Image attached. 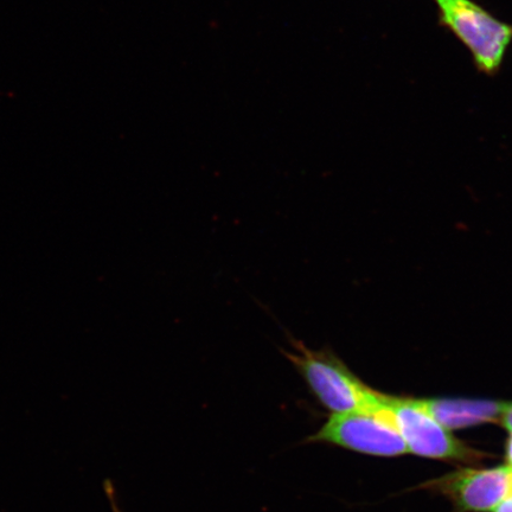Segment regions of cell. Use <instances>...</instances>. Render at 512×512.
<instances>
[{"label":"cell","instance_id":"obj_5","mask_svg":"<svg viewBox=\"0 0 512 512\" xmlns=\"http://www.w3.org/2000/svg\"><path fill=\"white\" fill-rule=\"evenodd\" d=\"M512 467L489 470H462L445 476L428 488L450 497L464 511L495 510L511 492Z\"/></svg>","mask_w":512,"mask_h":512},{"label":"cell","instance_id":"obj_1","mask_svg":"<svg viewBox=\"0 0 512 512\" xmlns=\"http://www.w3.org/2000/svg\"><path fill=\"white\" fill-rule=\"evenodd\" d=\"M285 351L288 362L302 375L313 395L332 414L379 412L386 395L374 392L351 373L334 352L312 350L292 341Z\"/></svg>","mask_w":512,"mask_h":512},{"label":"cell","instance_id":"obj_4","mask_svg":"<svg viewBox=\"0 0 512 512\" xmlns=\"http://www.w3.org/2000/svg\"><path fill=\"white\" fill-rule=\"evenodd\" d=\"M386 405L408 451L422 457L459 462L471 463L483 458V453L454 439L446 428L421 408L418 400L386 396Z\"/></svg>","mask_w":512,"mask_h":512},{"label":"cell","instance_id":"obj_8","mask_svg":"<svg viewBox=\"0 0 512 512\" xmlns=\"http://www.w3.org/2000/svg\"><path fill=\"white\" fill-rule=\"evenodd\" d=\"M494 511L495 512H512V495L505 498L502 503H499L498 507Z\"/></svg>","mask_w":512,"mask_h":512},{"label":"cell","instance_id":"obj_7","mask_svg":"<svg viewBox=\"0 0 512 512\" xmlns=\"http://www.w3.org/2000/svg\"><path fill=\"white\" fill-rule=\"evenodd\" d=\"M501 422L510 432V439L507 448V459L509 466L512 467V405H510V403H508V407L505 409V412L502 415Z\"/></svg>","mask_w":512,"mask_h":512},{"label":"cell","instance_id":"obj_3","mask_svg":"<svg viewBox=\"0 0 512 512\" xmlns=\"http://www.w3.org/2000/svg\"><path fill=\"white\" fill-rule=\"evenodd\" d=\"M310 443L334 445L375 457H396L408 452L405 440L396 430L386 399L379 412L332 414Z\"/></svg>","mask_w":512,"mask_h":512},{"label":"cell","instance_id":"obj_2","mask_svg":"<svg viewBox=\"0 0 512 512\" xmlns=\"http://www.w3.org/2000/svg\"><path fill=\"white\" fill-rule=\"evenodd\" d=\"M440 24L470 50L480 72L494 76L512 43V25L498 21L472 0H433Z\"/></svg>","mask_w":512,"mask_h":512},{"label":"cell","instance_id":"obj_9","mask_svg":"<svg viewBox=\"0 0 512 512\" xmlns=\"http://www.w3.org/2000/svg\"><path fill=\"white\" fill-rule=\"evenodd\" d=\"M511 492H512V478H511Z\"/></svg>","mask_w":512,"mask_h":512},{"label":"cell","instance_id":"obj_6","mask_svg":"<svg viewBox=\"0 0 512 512\" xmlns=\"http://www.w3.org/2000/svg\"><path fill=\"white\" fill-rule=\"evenodd\" d=\"M424 411L444 428H464L501 421L508 403L471 400H421Z\"/></svg>","mask_w":512,"mask_h":512}]
</instances>
